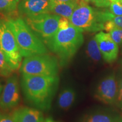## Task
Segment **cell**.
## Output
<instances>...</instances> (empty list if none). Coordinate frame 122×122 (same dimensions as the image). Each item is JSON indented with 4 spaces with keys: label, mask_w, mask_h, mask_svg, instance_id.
<instances>
[{
    "label": "cell",
    "mask_w": 122,
    "mask_h": 122,
    "mask_svg": "<svg viewBox=\"0 0 122 122\" xmlns=\"http://www.w3.org/2000/svg\"><path fill=\"white\" fill-rule=\"evenodd\" d=\"M59 83L57 76L22 74L21 85L27 101L37 109L48 111L57 92Z\"/></svg>",
    "instance_id": "cell-1"
},
{
    "label": "cell",
    "mask_w": 122,
    "mask_h": 122,
    "mask_svg": "<svg viewBox=\"0 0 122 122\" xmlns=\"http://www.w3.org/2000/svg\"><path fill=\"white\" fill-rule=\"evenodd\" d=\"M83 30L72 24L57 32L46 46L57 55L61 66L67 65L84 42Z\"/></svg>",
    "instance_id": "cell-2"
},
{
    "label": "cell",
    "mask_w": 122,
    "mask_h": 122,
    "mask_svg": "<svg viewBox=\"0 0 122 122\" xmlns=\"http://www.w3.org/2000/svg\"><path fill=\"white\" fill-rule=\"evenodd\" d=\"M14 35L22 57H28L48 53L45 44L27 25L23 19L17 17L7 19Z\"/></svg>",
    "instance_id": "cell-3"
},
{
    "label": "cell",
    "mask_w": 122,
    "mask_h": 122,
    "mask_svg": "<svg viewBox=\"0 0 122 122\" xmlns=\"http://www.w3.org/2000/svg\"><path fill=\"white\" fill-rule=\"evenodd\" d=\"M111 14L110 11L98 10L80 1L69 20L83 32H98L104 30L105 24L110 20Z\"/></svg>",
    "instance_id": "cell-4"
},
{
    "label": "cell",
    "mask_w": 122,
    "mask_h": 122,
    "mask_svg": "<svg viewBox=\"0 0 122 122\" xmlns=\"http://www.w3.org/2000/svg\"><path fill=\"white\" fill-rule=\"evenodd\" d=\"M58 59L49 54L34 55L26 57L20 67L22 74L40 76H57L59 72Z\"/></svg>",
    "instance_id": "cell-5"
},
{
    "label": "cell",
    "mask_w": 122,
    "mask_h": 122,
    "mask_svg": "<svg viewBox=\"0 0 122 122\" xmlns=\"http://www.w3.org/2000/svg\"><path fill=\"white\" fill-rule=\"evenodd\" d=\"M0 50L14 71L20 67L22 56L8 21L0 18Z\"/></svg>",
    "instance_id": "cell-6"
},
{
    "label": "cell",
    "mask_w": 122,
    "mask_h": 122,
    "mask_svg": "<svg viewBox=\"0 0 122 122\" xmlns=\"http://www.w3.org/2000/svg\"><path fill=\"white\" fill-rule=\"evenodd\" d=\"M61 16L51 13L44 14L32 18H24V21L33 32L46 45L58 30Z\"/></svg>",
    "instance_id": "cell-7"
},
{
    "label": "cell",
    "mask_w": 122,
    "mask_h": 122,
    "mask_svg": "<svg viewBox=\"0 0 122 122\" xmlns=\"http://www.w3.org/2000/svg\"><path fill=\"white\" fill-rule=\"evenodd\" d=\"M118 93V83L115 75L111 74L103 79L96 88L94 97L105 104L116 103Z\"/></svg>",
    "instance_id": "cell-8"
},
{
    "label": "cell",
    "mask_w": 122,
    "mask_h": 122,
    "mask_svg": "<svg viewBox=\"0 0 122 122\" xmlns=\"http://www.w3.org/2000/svg\"><path fill=\"white\" fill-rule=\"evenodd\" d=\"M20 101L19 86L18 77H8L3 88L0 98V108L4 111L11 110L17 106Z\"/></svg>",
    "instance_id": "cell-9"
},
{
    "label": "cell",
    "mask_w": 122,
    "mask_h": 122,
    "mask_svg": "<svg viewBox=\"0 0 122 122\" xmlns=\"http://www.w3.org/2000/svg\"><path fill=\"white\" fill-rule=\"evenodd\" d=\"M94 38L98 44L103 60L109 63L115 61L118 58L119 46L111 39L109 33L100 31L96 35Z\"/></svg>",
    "instance_id": "cell-10"
},
{
    "label": "cell",
    "mask_w": 122,
    "mask_h": 122,
    "mask_svg": "<svg viewBox=\"0 0 122 122\" xmlns=\"http://www.w3.org/2000/svg\"><path fill=\"white\" fill-rule=\"evenodd\" d=\"M50 0H23L20 2L18 10L24 18H32L50 13Z\"/></svg>",
    "instance_id": "cell-11"
},
{
    "label": "cell",
    "mask_w": 122,
    "mask_h": 122,
    "mask_svg": "<svg viewBox=\"0 0 122 122\" xmlns=\"http://www.w3.org/2000/svg\"><path fill=\"white\" fill-rule=\"evenodd\" d=\"M11 117L14 122H44V120L41 111L27 107L16 109Z\"/></svg>",
    "instance_id": "cell-12"
},
{
    "label": "cell",
    "mask_w": 122,
    "mask_h": 122,
    "mask_svg": "<svg viewBox=\"0 0 122 122\" xmlns=\"http://www.w3.org/2000/svg\"><path fill=\"white\" fill-rule=\"evenodd\" d=\"M77 5V2H57L50 0L49 12L70 19Z\"/></svg>",
    "instance_id": "cell-13"
},
{
    "label": "cell",
    "mask_w": 122,
    "mask_h": 122,
    "mask_svg": "<svg viewBox=\"0 0 122 122\" xmlns=\"http://www.w3.org/2000/svg\"><path fill=\"white\" fill-rule=\"evenodd\" d=\"M121 119L119 116L108 111H98L86 114L81 122H119Z\"/></svg>",
    "instance_id": "cell-14"
},
{
    "label": "cell",
    "mask_w": 122,
    "mask_h": 122,
    "mask_svg": "<svg viewBox=\"0 0 122 122\" xmlns=\"http://www.w3.org/2000/svg\"><path fill=\"white\" fill-rule=\"evenodd\" d=\"M20 0H0V14L8 18H15L18 16V6Z\"/></svg>",
    "instance_id": "cell-15"
},
{
    "label": "cell",
    "mask_w": 122,
    "mask_h": 122,
    "mask_svg": "<svg viewBox=\"0 0 122 122\" xmlns=\"http://www.w3.org/2000/svg\"><path fill=\"white\" fill-rule=\"evenodd\" d=\"M76 98L75 91L72 88H66L62 90L58 96V106L61 109L67 110L74 103Z\"/></svg>",
    "instance_id": "cell-16"
},
{
    "label": "cell",
    "mask_w": 122,
    "mask_h": 122,
    "mask_svg": "<svg viewBox=\"0 0 122 122\" xmlns=\"http://www.w3.org/2000/svg\"><path fill=\"white\" fill-rule=\"evenodd\" d=\"M88 56L94 62H98L101 60L102 56L95 38H93L88 42L86 49Z\"/></svg>",
    "instance_id": "cell-17"
},
{
    "label": "cell",
    "mask_w": 122,
    "mask_h": 122,
    "mask_svg": "<svg viewBox=\"0 0 122 122\" xmlns=\"http://www.w3.org/2000/svg\"><path fill=\"white\" fill-rule=\"evenodd\" d=\"M13 68L7 63L5 56L0 50V76L9 77L14 72Z\"/></svg>",
    "instance_id": "cell-18"
},
{
    "label": "cell",
    "mask_w": 122,
    "mask_h": 122,
    "mask_svg": "<svg viewBox=\"0 0 122 122\" xmlns=\"http://www.w3.org/2000/svg\"><path fill=\"white\" fill-rule=\"evenodd\" d=\"M109 33L114 41L119 45L122 44V29L115 25L109 32Z\"/></svg>",
    "instance_id": "cell-19"
},
{
    "label": "cell",
    "mask_w": 122,
    "mask_h": 122,
    "mask_svg": "<svg viewBox=\"0 0 122 122\" xmlns=\"http://www.w3.org/2000/svg\"><path fill=\"white\" fill-rule=\"evenodd\" d=\"M109 11L115 16H122V4L119 1L111 2L110 5Z\"/></svg>",
    "instance_id": "cell-20"
},
{
    "label": "cell",
    "mask_w": 122,
    "mask_h": 122,
    "mask_svg": "<svg viewBox=\"0 0 122 122\" xmlns=\"http://www.w3.org/2000/svg\"><path fill=\"white\" fill-rule=\"evenodd\" d=\"M86 3H92L98 7H107L111 4L110 0H79Z\"/></svg>",
    "instance_id": "cell-21"
},
{
    "label": "cell",
    "mask_w": 122,
    "mask_h": 122,
    "mask_svg": "<svg viewBox=\"0 0 122 122\" xmlns=\"http://www.w3.org/2000/svg\"><path fill=\"white\" fill-rule=\"evenodd\" d=\"M116 103L119 107L122 109V77L118 84V93Z\"/></svg>",
    "instance_id": "cell-22"
},
{
    "label": "cell",
    "mask_w": 122,
    "mask_h": 122,
    "mask_svg": "<svg viewBox=\"0 0 122 122\" xmlns=\"http://www.w3.org/2000/svg\"><path fill=\"white\" fill-rule=\"evenodd\" d=\"M71 24V22H70V20L67 19L65 17H62L61 16L59 20L58 23V28L60 30H63V29H66L68 28Z\"/></svg>",
    "instance_id": "cell-23"
},
{
    "label": "cell",
    "mask_w": 122,
    "mask_h": 122,
    "mask_svg": "<svg viewBox=\"0 0 122 122\" xmlns=\"http://www.w3.org/2000/svg\"><path fill=\"white\" fill-rule=\"evenodd\" d=\"M110 20L112 21L116 26L122 29V16H115L112 14Z\"/></svg>",
    "instance_id": "cell-24"
},
{
    "label": "cell",
    "mask_w": 122,
    "mask_h": 122,
    "mask_svg": "<svg viewBox=\"0 0 122 122\" xmlns=\"http://www.w3.org/2000/svg\"><path fill=\"white\" fill-rule=\"evenodd\" d=\"M0 122H14L11 117L8 115H2L0 118Z\"/></svg>",
    "instance_id": "cell-25"
},
{
    "label": "cell",
    "mask_w": 122,
    "mask_h": 122,
    "mask_svg": "<svg viewBox=\"0 0 122 122\" xmlns=\"http://www.w3.org/2000/svg\"><path fill=\"white\" fill-rule=\"evenodd\" d=\"M57 2H77L79 3V0H53Z\"/></svg>",
    "instance_id": "cell-26"
},
{
    "label": "cell",
    "mask_w": 122,
    "mask_h": 122,
    "mask_svg": "<svg viewBox=\"0 0 122 122\" xmlns=\"http://www.w3.org/2000/svg\"><path fill=\"white\" fill-rule=\"evenodd\" d=\"M44 122H59L56 121V120H54L51 118H47L46 119H45L44 120Z\"/></svg>",
    "instance_id": "cell-27"
},
{
    "label": "cell",
    "mask_w": 122,
    "mask_h": 122,
    "mask_svg": "<svg viewBox=\"0 0 122 122\" xmlns=\"http://www.w3.org/2000/svg\"><path fill=\"white\" fill-rule=\"evenodd\" d=\"M3 88H4V86H3V85L2 84V83H1V82L0 81V98H1V94H2Z\"/></svg>",
    "instance_id": "cell-28"
},
{
    "label": "cell",
    "mask_w": 122,
    "mask_h": 122,
    "mask_svg": "<svg viewBox=\"0 0 122 122\" xmlns=\"http://www.w3.org/2000/svg\"><path fill=\"white\" fill-rule=\"evenodd\" d=\"M111 2H116V1H119V0H110Z\"/></svg>",
    "instance_id": "cell-29"
},
{
    "label": "cell",
    "mask_w": 122,
    "mask_h": 122,
    "mask_svg": "<svg viewBox=\"0 0 122 122\" xmlns=\"http://www.w3.org/2000/svg\"><path fill=\"white\" fill-rule=\"evenodd\" d=\"M119 2L122 4V0H119Z\"/></svg>",
    "instance_id": "cell-30"
},
{
    "label": "cell",
    "mask_w": 122,
    "mask_h": 122,
    "mask_svg": "<svg viewBox=\"0 0 122 122\" xmlns=\"http://www.w3.org/2000/svg\"><path fill=\"white\" fill-rule=\"evenodd\" d=\"M2 117V115H1V112H0V118H1V117Z\"/></svg>",
    "instance_id": "cell-31"
},
{
    "label": "cell",
    "mask_w": 122,
    "mask_h": 122,
    "mask_svg": "<svg viewBox=\"0 0 122 122\" xmlns=\"http://www.w3.org/2000/svg\"><path fill=\"white\" fill-rule=\"evenodd\" d=\"M119 122H122V119H120V120Z\"/></svg>",
    "instance_id": "cell-32"
}]
</instances>
